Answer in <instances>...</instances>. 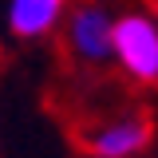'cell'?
I'll return each instance as SVG.
<instances>
[{
	"instance_id": "cell-1",
	"label": "cell",
	"mask_w": 158,
	"mask_h": 158,
	"mask_svg": "<svg viewBox=\"0 0 158 158\" xmlns=\"http://www.w3.org/2000/svg\"><path fill=\"white\" fill-rule=\"evenodd\" d=\"M111 56L127 75L154 87L158 83V24L150 12H123L111 28Z\"/></svg>"
},
{
	"instance_id": "cell-2",
	"label": "cell",
	"mask_w": 158,
	"mask_h": 158,
	"mask_svg": "<svg viewBox=\"0 0 158 158\" xmlns=\"http://www.w3.org/2000/svg\"><path fill=\"white\" fill-rule=\"evenodd\" d=\"M75 138L87 158H138L154 138V123L142 111H131V115H115V118H95V123L79 127Z\"/></svg>"
},
{
	"instance_id": "cell-3",
	"label": "cell",
	"mask_w": 158,
	"mask_h": 158,
	"mask_svg": "<svg viewBox=\"0 0 158 158\" xmlns=\"http://www.w3.org/2000/svg\"><path fill=\"white\" fill-rule=\"evenodd\" d=\"M111 28H115V20L99 4H83L79 12H71V20H67V48H71V56L83 59V63L111 59Z\"/></svg>"
},
{
	"instance_id": "cell-4",
	"label": "cell",
	"mask_w": 158,
	"mask_h": 158,
	"mask_svg": "<svg viewBox=\"0 0 158 158\" xmlns=\"http://www.w3.org/2000/svg\"><path fill=\"white\" fill-rule=\"evenodd\" d=\"M67 0H12L8 4V28L20 40H40L59 24Z\"/></svg>"
},
{
	"instance_id": "cell-5",
	"label": "cell",
	"mask_w": 158,
	"mask_h": 158,
	"mask_svg": "<svg viewBox=\"0 0 158 158\" xmlns=\"http://www.w3.org/2000/svg\"><path fill=\"white\" fill-rule=\"evenodd\" d=\"M150 16H154V24H158V0H150Z\"/></svg>"
}]
</instances>
